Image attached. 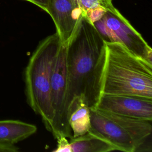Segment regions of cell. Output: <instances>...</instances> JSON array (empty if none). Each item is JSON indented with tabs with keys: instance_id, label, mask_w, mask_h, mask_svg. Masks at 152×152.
<instances>
[{
	"instance_id": "1",
	"label": "cell",
	"mask_w": 152,
	"mask_h": 152,
	"mask_svg": "<svg viewBox=\"0 0 152 152\" xmlns=\"http://www.w3.org/2000/svg\"><path fill=\"white\" fill-rule=\"evenodd\" d=\"M65 47L68 109L72 98L81 95L90 107H94L100 96L105 41L94 24L82 15Z\"/></svg>"
},
{
	"instance_id": "2",
	"label": "cell",
	"mask_w": 152,
	"mask_h": 152,
	"mask_svg": "<svg viewBox=\"0 0 152 152\" xmlns=\"http://www.w3.org/2000/svg\"><path fill=\"white\" fill-rule=\"evenodd\" d=\"M100 92L152 99V64L119 43L105 42Z\"/></svg>"
},
{
	"instance_id": "3",
	"label": "cell",
	"mask_w": 152,
	"mask_h": 152,
	"mask_svg": "<svg viewBox=\"0 0 152 152\" xmlns=\"http://www.w3.org/2000/svg\"><path fill=\"white\" fill-rule=\"evenodd\" d=\"M60 43L56 32L40 40L24 71L27 104L41 116L46 129L49 132H51L53 118L50 96V79Z\"/></svg>"
},
{
	"instance_id": "4",
	"label": "cell",
	"mask_w": 152,
	"mask_h": 152,
	"mask_svg": "<svg viewBox=\"0 0 152 152\" xmlns=\"http://www.w3.org/2000/svg\"><path fill=\"white\" fill-rule=\"evenodd\" d=\"M88 132L111 144L116 150L134 152L151 136V121L90 107Z\"/></svg>"
},
{
	"instance_id": "5",
	"label": "cell",
	"mask_w": 152,
	"mask_h": 152,
	"mask_svg": "<svg viewBox=\"0 0 152 152\" xmlns=\"http://www.w3.org/2000/svg\"><path fill=\"white\" fill-rule=\"evenodd\" d=\"M93 24L105 42L119 43L138 57L152 64L151 47L116 8L106 10Z\"/></svg>"
},
{
	"instance_id": "6",
	"label": "cell",
	"mask_w": 152,
	"mask_h": 152,
	"mask_svg": "<svg viewBox=\"0 0 152 152\" xmlns=\"http://www.w3.org/2000/svg\"><path fill=\"white\" fill-rule=\"evenodd\" d=\"M65 43H60L50 79V102L53 113L51 133L55 139L72 138L68 122V80L65 62Z\"/></svg>"
},
{
	"instance_id": "7",
	"label": "cell",
	"mask_w": 152,
	"mask_h": 152,
	"mask_svg": "<svg viewBox=\"0 0 152 152\" xmlns=\"http://www.w3.org/2000/svg\"><path fill=\"white\" fill-rule=\"evenodd\" d=\"M97 109L140 119L152 120V99L132 95L100 94Z\"/></svg>"
},
{
	"instance_id": "8",
	"label": "cell",
	"mask_w": 152,
	"mask_h": 152,
	"mask_svg": "<svg viewBox=\"0 0 152 152\" xmlns=\"http://www.w3.org/2000/svg\"><path fill=\"white\" fill-rule=\"evenodd\" d=\"M46 12L52 18L61 43L69 39L83 15L72 0H49Z\"/></svg>"
},
{
	"instance_id": "9",
	"label": "cell",
	"mask_w": 152,
	"mask_h": 152,
	"mask_svg": "<svg viewBox=\"0 0 152 152\" xmlns=\"http://www.w3.org/2000/svg\"><path fill=\"white\" fill-rule=\"evenodd\" d=\"M68 122L72 138L88 132L90 126V107L83 96H77L72 98L68 109Z\"/></svg>"
},
{
	"instance_id": "10",
	"label": "cell",
	"mask_w": 152,
	"mask_h": 152,
	"mask_svg": "<svg viewBox=\"0 0 152 152\" xmlns=\"http://www.w3.org/2000/svg\"><path fill=\"white\" fill-rule=\"evenodd\" d=\"M36 125L19 120H0V143L15 145L34 134Z\"/></svg>"
},
{
	"instance_id": "11",
	"label": "cell",
	"mask_w": 152,
	"mask_h": 152,
	"mask_svg": "<svg viewBox=\"0 0 152 152\" xmlns=\"http://www.w3.org/2000/svg\"><path fill=\"white\" fill-rule=\"evenodd\" d=\"M71 152H107L116 150L109 142L90 132L69 141Z\"/></svg>"
},
{
	"instance_id": "12",
	"label": "cell",
	"mask_w": 152,
	"mask_h": 152,
	"mask_svg": "<svg viewBox=\"0 0 152 152\" xmlns=\"http://www.w3.org/2000/svg\"><path fill=\"white\" fill-rule=\"evenodd\" d=\"M74 5L79 8L83 15L90 10L102 8L105 10H113L115 8L112 5V0H72Z\"/></svg>"
},
{
	"instance_id": "13",
	"label": "cell",
	"mask_w": 152,
	"mask_h": 152,
	"mask_svg": "<svg viewBox=\"0 0 152 152\" xmlns=\"http://www.w3.org/2000/svg\"><path fill=\"white\" fill-rule=\"evenodd\" d=\"M58 145L57 148L53 150L55 152H71V148L69 144V141L66 137H61L57 139Z\"/></svg>"
},
{
	"instance_id": "14",
	"label": "cell",
	"mask_w": 152,
	"mask_h": 152,
	"mask_svg": "<svg viewBox=\"0 0 152 152\" xmlns=\"http://www.w3.org/2000/svg\"><path fill=\"white\" fill-rule=\"evenodd\" d=\"M19 148L15 145L0 143V152H17Z\"/></svg>"
},
{
	"instance_id": "15",
	"label": "cell",
	"mask_w": 152,
	"mask_h": 152,
	"mask_svg": "<svg viewBox=\"0 0 152 152\" xmlns=\"http://www.w3.org/2000/svg\"><path fill=\"white\" fill-rule=\"evenodd\" d=\"M32 4H34L43 10L44 11H46L47 7L48 5L49 0H26Z\"/></svg>"
}]
</instances>
